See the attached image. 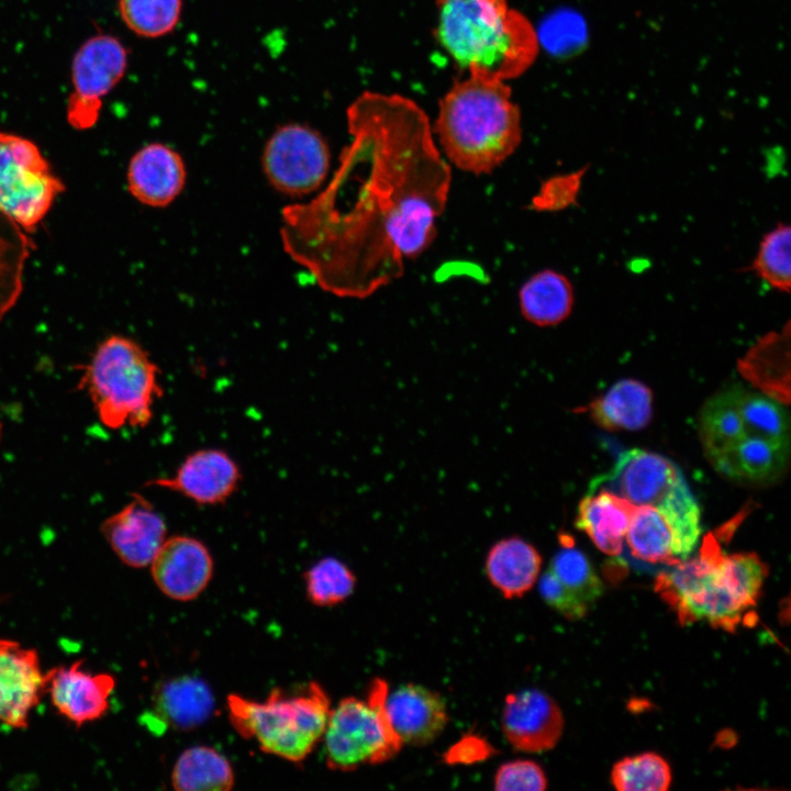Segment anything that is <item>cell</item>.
<instances>
[{
  "label": "cell",
  "instance_id": "1",
  "mask_svg": "<svg viewBox=\"0 0 791 791\" xmlns=\"http://www.w3.org/2000/svg\"><path fill=\"white\" fill-rule=\"evenodd\" d=\"M347 125L334 176L310 202L282 210L280 233L323 290L364 299L431 246L452 170L410 98L366 91L348 107Z\"/></svg>",
  "mask_w": 791,
  "mask_h": 791
},
{
  "label": "cell",
  "instance_id": "2",
  "mask_svg": "<svg viewBox=\"0 0 791 791\" xmlns=\"http://www.w3.org/2000/svg\"><path fill=\"white\" fill-rule=\"evenodd\" d=\"M699 433L712 466L733 481L773 483L788 468L789 415L765 393L738 385L723 389L703 405Z\"/></svg>",
  "mask_w": 791,
  "mask_h": 791
},
{
  "label": "cell",
  "instance_id": "3",
  "mask_svg": "<svg viewBox=\"0 0 791 791\" xmlns=\"http://www.w3.org/2000/svg\"><path fill=\"white\" fill-rule=\"evenodd\" d=\"M767 573L757 554H725L716 536L709 534L697 556L658 576L656 590L680 623L704 621L734 632L756 605Z\"/></svg>",
  "mask_w": 791,
  "mask_h": 791
},
{
  "label": "cell",
  "instance_id": "4",
  "mask_svg": "<svg viewBox=\"0 0 791 791\" xmlns=\"http://www.w3.org/2000/svg\"><path fill=\"white\" fill-rule=\"evenodd\" d=\"M434 131L453 165L487 175L521 144V112L505 81L469 75L439 100Z\"/></svg>",
  "mask_w": 791,
  "mask_h": 791
},
{
  "label": "cell",
  "instance_id": "5",
  "mask_svg": "<svg viewBox=\"0 0 791 791\" xmlns=\"http://www.w3.org/2000/svg\"><path fill=\"white\" fill-rule=\"evenodd\" d=\"M436 10L438 43L469 75L506 81L536 60L537 32L508 0H436Z\"/></svg>",
  "mask_w": 791,
  "mask_h": 791
},
{
  "label": "cell",
  "instance_id": "6",
  "mask_svg": "<svg viewBox=\"0 0 791 791\" xmlns=\"http://www.w3.org/2000/svg\"><path fill=\"white\" fill-rule=\"evenodd\" d=\"M85 389L100 421L111 430L145 427L163 397L159 368L135 341L112 335L98 345L85 367Z\"/></svg>",
  "mask_w": 791,
  "mask_h": 791
},
{
  "label": "cell",
  "instance_id": "7",
  "mask_svg": "<svg viewBox=\"0 0 791 791\" xmlns=\"http://www.w3.org/2000/svg\"><path fill=\"white\" fill-rule=\"evenodd\" d=\"M231 724L270 755L300 762L322 739L331 712L325 690L315 681L299 694L274 689L265 701L227 697Z\"/></svg>",
  "mask_w": 791,
  "mask_h": 791
},
{
  "label": "cell",
  "instance_id": "8",
  "mask_svg": "<svg viewBox=\"0 0 791 791\" xmlns=\"http://www.w3.org/2000/svg\"><path fill=\"white\" fill-rule=\"evenodd\" d=\"M597 490L658 510L675 531L682 561L694 552L702 533L701 511L681 470L671 460L639 448L624 450L610 471L591 481L589 492Z\"/></svg>",
  "mask_w": 791,
  "mask_h": 791
},
{
  "label": "cell",
  "instance_id": "9",
  "mask_svg": "<svg viewBox=\"0 0 791 791\" xmlns=\"http://www.w3.org/2000/svg\"><path fill=\"white\" fill-rule=\"evenodd\" d=\"M389 692L382 678L369 684L367 700L348 697L331 710L323 734L328 768L353 771L363 765L383 764L401 750L386 709Z\"/></svg>",
  "mask_w": 791,
  "mask_h": 791
},
{
  "label": "cell",
  "instance_id": "10",
  "mask_svg": "<svg viewBox=\"0 0 791 791\" xmlns=\"http://www.w3.org/2000/svg\"><path fill=\"white\" fill-rule=\"evenodd\" d=\"M65 191L31 140L0 130V209L24 232H33Z\"/></svg>",
  "mask_w": 791,
  "mask_h": 791
},
{
  "label": "cell",
  "instance_id": "11",
  "mask_svg": "<svg viewBox=\"0 0 791 791\" xmlns=\"http://www.w3.org/2000/svg\"><path fill=\"white\" fill-rule=\"evenodd\" d=\"M330 147L314 129L290 123L278 127L265 145L263 167L271 186L290 197H304L324 182Z\"/></svg>",
  "mask_w": 791,
  "mask_h": 791
},
{
  "label": "cell",
  "instance_id": "12",
  "mask_svg": "<svg viewBox=\"0 0 791 791\" xmlns=\"http://www.w3.org/2000/svg\"><path fill=\"white\" fill-rule=\"evenodd\" d=\"M126 67L127 52L112 35H94L78 48L71 64L74 90L66 107L71 127L85 131L98 122L102 98L120 82Z\"/></svg>",
  "mask_w": 791,
  "mask_h": 791
},
{
  "label": "cell",
  "instance_id": "13",
  "mask_svg": "<svg viewBox=\"0 0 791 791\" xmlns=\"http://www.w3.org/2000/svg\"><path fill=\"white\" fill-rule=\"evenodd\" d=\"M242 478L241 467L226 450L208 447L190 453L174 474L147 486L176 492L199 506H216L237 491Z\"/></svg>",
  "mask_w": 791,
  "mask_h": 791
},
{
  "label": "cell",
  "instance_id": "14",
  "mask_svg": "<svg viewBox=\"0 0 791 791\" xmlns=\"http://www.w3.org/2000/svg\"><path fill=\"white\" fill-rule=\"evenodd\" d=\"M114 689V676L92 672L81 660L45 671L44 694L56 712L77 727L104 716Z\"/></svg>",
  "mask_w": 791,
  "mask_h": 791
},
{
  "label": "cell",
  "instance_id": "15",
  "mask_svg": "<svg viewBox=\"0 0 791 791\" xmlns=\"http://www.w3.org/2000/svg\"><path fill=\"white\" fill-rule=\"evenodd\" d=\"M45 671L37 651L20 642L0 639V726L26 728L44 695Z\"/></svg>",
  "mask_w": 791,
  "mask_h": 791
},
{
  "label": "cell",
  "instance_id": "16",
  "mask_svg": "<svg viewBox=\"0 0 791 791\" xmlns=\"http://www.w3.org/2000/svg\"><path fill=\"white\" fill-rule=\"evenodd\" d=\"M100 530L116 557L133 568L149 566L167 538L163 515L138 493L105 519Z\"/></svg>",
  "mask_w": 791,
  "mask_h": 791
},
{
  "label": "cell",
  "instance_id": "17",
  "mask_svg": "<svg viewBox=\"0 0 791 791\" xmlns=\"http://www.w3.org/2000/svg\"><path fill=\"white\" fill-rule=\"evenodd\" d=\"M501 726L515 750L542 753L559 742L564 716L548 694L538 689H524L505 697Z\"/></svg>",
  "mask_w": 791,
  "mask_h": 791
},
{
  "label": "cell",
  "instance_id": "18",
  "mask_svg": "<svg viewBox=\"0 0 791 791\" xmlns=\"http://www.w3.org/2000/svg\"><path fill=\"white\" fill-rule=\"evenodd\" d=\"M149 566L158 589L177 601L196 599L213 573L210 550L200 539L188 535L167 537Z\"/></svg>",
  "mask_w": 791,
  "mask_h": 791
},
{
  "label": "cell",
  "instance_id": "19",
  "mask_svg": "<svg viewBox=\"0 0 791 791\" xmlns=\"http://www.w3.org/2000/svg\"><path fill=\"white\" fill-rule=\"evenodd\" d=\"M186 178L181 155L161 143H151L137 151L126 174L130 193L153 208L169 205L182 191Z\"/></svg>",
  "mask_w": 791,
  "mask_h": 791
},
{
  "label": "cell",
  "instance_id": "20",
  "mask_svg": "<svg viewBox=\"0 0 791 791\" xmlns=\"http://www.w3.org/2000/svg\"><path fill=\"white\" fill-rule=\"evenodd\" d=\"M386 709L390 723L403 744L415 747L433 743L445 729L448 713L443 698L415 683L388 692Z\"/></svg>",
  "mask_w": 791,
  "mask_h": 791
},
{
  "label": "cell",
  "instance_id": "21",
  "mask_svg": "<svg viewBox=\"0 0 791 791\" xmlns=\"http://www.w3.org/2000/svg\"><path fill=\"white\" fill-rule=\"evenodd\" d=\"M541 567L538 550L519 536L495 542L484 561L489 581L505 599L521 598L530 591L539 577Z\"/></svg>",
  "mask_w": 791,
  "mask_h": 791
},
{
  "label": "cell",
  "instance_id": "22",
  "mask_svg": "<svg viewBox=\"0 0 791 791\" xmlns=\"http://www.w3.org/2000/svg\"><path fill=\"white\" fill-rule=\"evenodd\" d=\"M214 697L200 678L183 676L159 684L153 697L156 717L176 731H191L205 723L214 711Z\"/></svg>",
  "mask_w": 791,
  "mask_h": 791
},
{
  "label": "cell",
  "instance_id": "23",
  "mask_svg": "<svg viewBox=\"0 0 791 791\" xmlns=\"http://www.w3.org/2000/svg\"><path fill=\"white\" fill-rule=\"evenodd\" d=\"M636 505L612 492L597 490L581 499L576 525L604 554L617 556Z\"/></svg>",
  "mask_w": 791,
  "mask_h": 791
},
{
  "label": "cell",
  "instance_id": "24",
  "mask_svg": "<svg viewBox=\"0 0 791 791\" xmlns=\"http://www.w3.org/2000/svg\"><path fill=\"white\" fill-rule=\"evenodd\" d=\"M790 321L760 337L738 361L740 372L777 401L789 400Z\"/></svg>",
  "mask_w": 791,
  "mask_h": 791
},
{
  "label": "cell",
  "instance_id": "25",
  "mask_svg": "<svg viewBox=\"0 0 791 791\" xmlns=\"http://www.w3.org/2000/svg\"><path fill=\"white\" fill-rule=\"evenodd\" d=\"M519 304L523 317L534 325L560 324L569 317L575 305L572 283L559 271L541 270L520 288Z\"/></svg>",
  "mask_w": 791,
  "mask_h": 791
},
{
  "label": "cell",
  "instance_id": "26",
  "mask_svg": "<svg viewBox=\"0 0 791 791\" xmlns=\"http://www.w3.org/2000/svg\"><path fill=\"white\" fill-rule=\"evenodd\" d=\"M623 544L639 562L672 567L682 561L671 524L649 505H636Z\"/></svg>",
  "mask_w": 791,
  "mask_h": 791
},
{
  "label": "cell",
  "instance_id": "27",
  "mask_svg": "<svg viewBox=\"0 0 791 791\" xmlns=\"http://www.w3.org/2000/svg\"><path fill=\"white\" fill-rule=\"evenodd\" d=\"M651 400L648 387L633 379H623L595 399L589 410L591 417L603 428L636 431L648 424Z\"/></svg>",
  "mask_w": 791,
  "mask_h": 791
},
{
  "label": "cell",
  "instance_id": "28",
  "mask_svg": "<svg viewBox=\"0 0 791 791\" xmlns=\"http://www.w3.org/2000/svg\"><path fill=\"white\" fill-rule=\"evenodd\" d=\"M171 784L180 791H226L234 784V772L222 754L208 746H194L178 757Z\"/></svg>",
  "mask_w": 791,
  "mask_h": 791
},
{
  "label": "cell",
  "instance_id": "29",
  "mask_svg": "<svg viewBox=\"0 0 791 791\" xmlns=\"http://www.w3.org/2000/svg\"><path fill=\"white\" fill-rule=\"evenodd\" d=\"M32 242L0 209V321L16 303L23 288V271Z\"/></svg>",
  "mask_w": 791,
  "mask_h": 791
},
{
  "label": "cell",
  "instance_id": "30",
  "mask_svg": "<svg viewBox=\"0 0 791 791\" xmlns=\"http://www.w3.org/2000/svg\"><path fill=\"white\" fill-rule=\"evenodd\" d=\"M754 272L771 289L789 293L791 289V227L779 222L761 238L750 265Z\"/></svg>",
  "mask_w": 791,
  "mask_h": 791
},
{
  "label": "cell",
  "instance_id": "31",
  "mask_svg": "<svg viewBox=\"0 0 791 791\" xmlns=\"http://www.w3.org/2000/svg\"><path fill=\"white\" fill-rule=\"evenodd\" d=\"M671 780L669 764L653 751L624 757L611 771V782L619 791H666Z\"/></svg>",
  "mask_w": 791,
  "mask_h": 791
},
{
  "label": "cell",
  "instance_id": "32",
  "mask_svg": "<svg viewBox=\"0 0 791 791\" xmlns=\"http://www.w3.org/2000/svg\"><path fill=\"white\" fill-rule=\"evenodd\" d=\"M119 12L124 24L142 37H160L177 26L182 0H119Z\"/></svg>",
  "mask_w": 791,
  "mask_h": 791
},
{
  "label": "cell",
  "instance_id": "33",
  "mask_svg": "<svg viewBox=\"0 0 791 791\" xmlns=\"http://www.w3.org/2000/svg\"><path fill=\"white\" fill-rule=\"evenodd\" d=\"M308 599L317 606H333L354 592L356 577L346 564L335 557H324L304 573Z\"/></svg>",
  "mask_w": 791,
  "mask_h": 791
},
{
  "label": "cell",
  "instance_id": "34",
  "mask_svg": "<svg viewBox=\"0 0 791 791\" xmlns=\"http://www.w3.org/2000/svg\"><path fill=\"white\" fill-rule=\"evenodd\" d=\"M548 569L590 608L602 597L604 586L587 555L573 545H564L552 558Z\"/></svg>",
  "mask_w": 791,
  "mask_h": 791
},
{
  "label": "cell",
  "instance_id": "35",
  "mask_svg": "<svg viewBox=\"0 0 791 791\" xmlns=\"http://www.w3.org/2000/svg\"><path fill=\"white\" fill-rule=\"evenodd\" d=\"M589 169L590 165H584L573 171L546 179L533 197L531 209L538 212H558L577 205Z\"/></svg>",
  "mask_w": 791,
  "mask_h": 791
},
{
  "label": "cell",
  "instance_id": "36",
  "mask_svg": "<svg viewBox=\"0 0 791 791\" xmlns=\"http://www.w3.org/2000/svg\"><path fill=\"white\" fill-rule=\"evenodd\" d=\"M547 778L542 767L530 759H515L502 764L494 775L497 791H543Z\"/></svg>",
  "mask_w": 791,
  "mask_h": 791
},
{
  "label": "cell",
  "instance_id": "37",
  "mask_svg": "<svg viewBox=\"0 0 791 791\" xmlns=\"http://www.w3.org/2000/svg\"><path fill=\"white\" fill-rule=\"evenodd\" d=\"M538 590L547 605L570 621L583 619L590 606L568 590L547 568L538 577Z\"/></svg>",
  "mask_w": 791,
  "mask_h": 791
},
{
  "label": "cell",
  "instance_id": "38",
  "mask_svg": "<svg viewBox=\"0 0 791 791\" xmlns=\"http://www.w3.org/2000/svg\"><path fill=\"white\" fill-rule=\"evenodd\" d=\"M493 755V747L478 735L461 737L445 754L447 764H472L487 759Z\"/></svg>",
  "mask_w": 791,
  "mask_h": 791
},
{
  "label": "cell",
  "instance_id": "39",
  "mask_svg": "<svg viewBox=\"0 0 791 791\" xmlns=\"http://www.w3.org/2000/svg\"><path fill=\"white\" fill-rule=\"evenodd\" d=\"M0 435H1V423H0Z\"/></svg>",
  "mask_w": 791,
  "mask_h": 791
}]
</instances>
